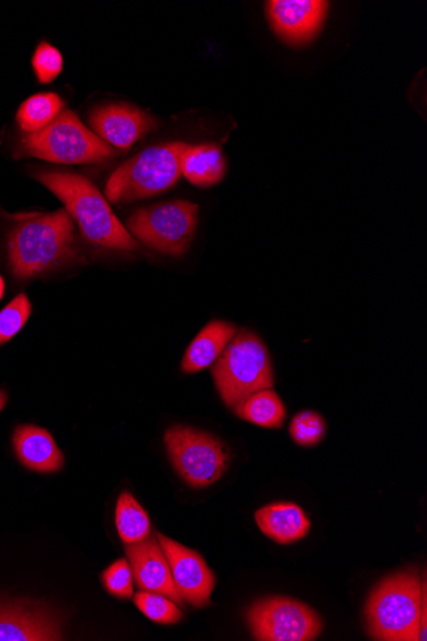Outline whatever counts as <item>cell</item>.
I'll return each mask as SVG.
<instances>
[{"label": "cell", "instance_id": "1", "mask_svg": "<svg viewBox=\"0 0 427 641\" xmlns=\"http://www.w3.org/2000/svg\"><path fill=\"white\" fill-rule=\"evenodd\" d=\"M10 219L8 263L15 279H35L81 261L75 221L66 209L19 213Z\"/></svg>", "mask_w": 427, "mask_h": 641}, {"label": "cell", "instance_id": "2", "mask_svg": "<svg viewBox=\"0 0 427 641\" xmlns=\"http://www.w3.org/2000/svg\"><path fill=\"white\" fill-rule=\"evenodd\" d=\"M426 582L416 570H405L375 586L364 607L368 634L380 641H425Z\"/></svg>", "mask_w": 427, "mask_h": 641}, {"label": "cell", "instance_id": "3", "mask_svg": "<svg viewBox=\"0 0 427 641\" xmlns=\"http://www.w3.org/2000/svg\"><path fill=\"white\" fill-rule=\"evenodd\" d=\"M34 177L64 202L83 239L91 245L119 252L137 250V242L90 179L60 170H37Z\"/></svg>", "mask_w": 427, "mask_h": 641}, {"label": "cell", "instance_id": "4", "mask_svg": "<svg viewBox=\"0 0 427 641\" xmlns=\"http://www.w3.org/2000/svg\"><path fill=\"white\" fill-rule=\"evenodd\" d=\"M119 152L85 126L79 117L64 109L49 126L22 136L15 156H33L57 164H97L114 158Z\"/></svg>", "mask_w": 427, "mask_h": 641}, {"label": "cell", "instance_id": "5", "mask_svg": "<svg viewBox=\"0 0 427 641\" xmlns=\"http://www.w3.org/2000/svg\"><path fill=\"white\" fill-rule=\"evenodd\" d=\"M189 144L155 145L124 163L108 179L106 199L132 202L154 197L173 187L181 178V159Z\"/></svg>", "mask_w": 427, "mask_h": 641}, {"label": "cell", "instance_id": "6", "mask_svg": "<svg viewBox=\"0 0 427 641\" xmlns=\"http://www.w3.org/2000/svg\"><path fill=\"white\" fill-rule=\"evenodd\" d=\"M215 386L223 401L235 408L262 389L274 386L273 367L266 345L258 335L240 331L232 339L213 366Z\"/></svg>", "mask_w": 427, "mask_h": 641}, {"label": "cell", "instance_id": "7", "mask_svg": "<svg viewBox=\"0 0 427 641\" xmlns=\"http://www.w3.org/2000/svg\"><path fill=\"white\" fill-rule=\"evenodd\" d=\"M165 441L173 467L191 488H209L228 471L227 445L212 434L176 426L168 429Z\"/></svg>", "mask_w": 427, "mask_h": 641}, {"label": "cell", "instance_id": "8", "mask_svg": "<svg viewBox=\"0 0 427 641\" xmlns=\"http://www.w3.org/2000/svg\"><path fill=\"white\" fill-rule=\"evenodd\" d=\"M199 207L190 201H170L137 210L128 219V230L157 252L182 255L195 236Z\"/></svg>", "mask_w": 427, "mask_h": 641}, {"label": "cell", "instance_id": "9", "mask_svg": "<svg viewBox=\"0 0 427 641\" xmlns=\"http://www.w3.org/2000/svg\"><path fill=\"white\" fill-rule=\"evenodd\" d=\"M246 621L252 637L260 641H313L324 629L315 609L286 597L256 600L248 608Z\"/></svg>", "mask_w": 427, "mask_h": 641}, {"label": "cell", "instance_id": "10", "mask_svg": "<svg viewBox=\"0 0 427 641\" xmlns=\"http://www.w3.org/2000/svg\"><path fill=\"white\" fill-rule=\"evenodd\" d=\"M157 537L168 560L176 588L180 592L183 600L196 608L211 605L216 578L205 560L198 552L172 541L168 537L161 534Z\"/></svg>", "mask_w": 427, "mask_h": 641}, {"label": "cell", "instance_id": "11", "mask_svg": "<svg viewBox=\"0 0 427 641\" xmlns=\"http://www.w3.org/2000/svg\"><path fill=\"white\" fill-rule=\"evenodd\" d=\"M267 11L277 36L285 44L301 46L319 34L329 3L323 0H270Z\"/></svg>", "mask_w": 427, "mask_h": 641}, {"label": "cell", "instance_id": "12", "mask_svg": "<svg viewBox=\"0 0 427 641\" xmlns=\"http://www.w3.org/2000/svg\"><path fill=\"white\" fill-rule=\"evenodd\" d=\"M92 131L109 146L127 152L144 136L158 129V121L142 109L128 104H109L94 109L89 117Z\"/></svg>", "mask_w": 427, "mask_h": 641}, {"label": "cell", "instance_id": "13", "mask_svg": "<svg viewBox=\"0 0 427 641\" xmlns=\"http://www.w3.org/2000/svg\"><path fill=\"white\" fill-rule=\"evenodd\" d=\"M127 559L132 575L139 590L161 594L180 607L184 600L173 583L172 573L158 538L149 537L145 541L127 544Z\"/></svg>", "mask_w": 427, "mask_h": 641}, {"label": "cell", "instance_id": "14", "mask_svg": "<svg viewBox=\"0 0 427 641\" xmlns=\"http://www.w3.org/2000/svg\"><path fill=\"white\" fill-rule=\"evenodd\" d=\"M60 620L41 606L0 605V641L61 640Z\"/></svg>", "mask_w": 427, "mask_h": 641}, {"label": "cell", "instance_id": "15", "mask_svg": "<svg viewBox=\"0 0 427 641\" xmlns=\"http://www.w3.org/2000/svg\"><path fill=\"white\" fill-rule=\"evenodd\" d=\"M13 449L20 463L35 473L59 472L65 465L64 453L48 430L35 426L14 429Z\"/></svg>", "mask_w": 427, "mask_h": 641}, {"label": "cell", "instance_id": "16", "mask_svg": "<svg viewBox=\"0 0 427 641\" xmlns=\"http://www.w3.org/2000/svg\"><path fill=\"white\" fill-rule=\"evenodd\" d=\"M255 521L271 541L289 545L302 541L312 529V521L296 504L278 502L260 508Z\"/></svg>", "mask_w": 427, "mask_h": 641}, {"label": "cell", "instance_id": "17", "mask_svg": "<svg viewBox=\"0 0 427 641\" xmlns=\"http://www.w3.org/2000/svg\"><path fill=\"white\" fill-rule=\"evenodd\" d=\"M235 335V325L222 320L209 323L186 351L182 371L188 374L204 371L216 362Z\"/></svg>", "mask_w": 427, "mask_h": 641}, {"label": "cell", "instance_id": "18", "mask_svg": "<svg viewBox=\"0 0 427 641\" xmlns=\"http://www.w3.org/2000/svg\"><path fill=\"white\" fill-rule=\"evenodd\" d=\"M225 170L222 148L215 144L189 145L182 155L181 174L201 189L220 184Z\"/></svg>", "mask_w": 427, "mask_h": 641}, {"label": "cell", "instance_id": "19", "mask_svg": "<svg viewBox=\"0 0 427 641\" xmlns=\"http://www.w3.org/2000/svg\"><path fill=\"white\" fill-rule=\"evenodd\" d=\"M236 416L262 428H282L286 410L274 390L262 389L235 406Z\"/></svg>", "mask_w": 427, "mask_h": 641}, {"label": "cell", "instance_id": "20", "mask_svg": "<svg viewBox=\"0 0 427 641\" xmlns=\"http://www.w3.org/2000/svg\"><path fill=\"white\" fill-rule=\"evenodd\" d=\"M65 101L56 92H37L23 101L15 121L26 135L36 134L57 119Z\"/></svg>", "mask_w": 427, "mask_h": 641}, {"label": "cell", "instance_id": "21", "mask_svg": "<svg viewBox=\"0 0 427 641\" xmlns=\"http://www.w3.org/2000/svg\"><path fill=\"white\" fill-rule=\"evenodd\" d=\"M115 523L122 542L126 544L143 542L151 533L149 516L127 491H123L116 504Z\"/></svg>", "mask_w": 427, "mask_h": 641}, {"label": "cell", "instance_id": "22", "mask_svg": "<svg viewBox=\"0 0 427 641\" xmlns=\"http://www.w3.org/2000/svg\"><path fill=\"white\" fill-rule=\"evenodd\" d=\"M135 604L147 619L161 625H172L183 619V612L172 599L161 594L142 590L135 596Z\"/></svg>", "mask_w": 427, "mask_h": 641}, {"label": "cell", "instance_id": "23", "mask_svg": "<svg viewBox=\"0 0 427 641\" xmlns=\"http://www.w3.org/2000/svg\"><path fill=\"white\" fill-rule=\"evenodd\" d=\"M33 311L29 297L25 294L15 296L14 299L0 311V346L10 342L18 334Z\"/></svg>", "mask_w": 427, "mask_h": 641}, {"label": "cell", "instance_id": "24", "mask_svg": "<svg viewBox=\"0 0 427 641\" xmlns=\"http://www.w3.org/2000/svg\"><path fill=\"white\" fill-rule=\"evenodd\" d=\"M290 433L302 447H314L326 434V423L319 412L302 411L291 421Z\"/></svg>", "mask_w": 427, "mask_h": 641}, {"label": "cell", "instance_id": "25", "mask_svg": "<svg viewBox=\"0 0 427 641\" xmlns=\"http://www.w3.org/2000/svg\"><path fill=\"white\" fill-rule=\"evenodd\" d=\"M31 64L38 84L49 85L64 73L65 59L56 46L42 42L37 45Z\"/></svg>", "mask_w": 427, "mask_h": 641}, {"label": "cell", "instance_id": "26", "mask_svg": "<svg viewBox=\"0 0 427 641\" xmlns=\"http://www.w3.org/2000/svg\"><path fill=\"white\" fill-rule=\"evenodd\" d=\"M102 582L105 589L116 598L134 597V575L127 560H119L109 566L102 575Z\"/></svg>", "mask_w": 427, "mask_h": 641}, {"label": "cell", "instance_id": "27", "mask_svg": "<svg viewBox=\"0 0 427 641\" xmlns=\"http://www.w3.org/2000/svg\"><path fill=\"white\" fill-rule=\"evenodd\" d=\"M7 394L4 393V390H0V411H2L5 408L7 405Z\"/></svg>", "mask_w": 427, "mask_h": 641}, {"label": "cell", "instance_id": "28", "mask_svg": "<svg viewBox=\"0 0 427 641\" xmlns=\"http://www.w3.org/2000/svg\"><path fill=\"white\" fill-rule=\"evenodd\" d=\"M4 291H5V284H4V279L2 276H0V300L3 299L4 296Z\"/></svg>", "mask_w": 427, "mask_h": 641}]
</instances>
